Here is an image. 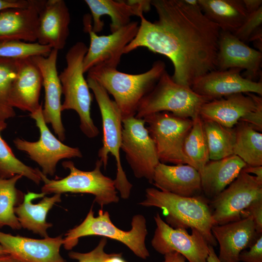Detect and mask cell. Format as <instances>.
Listing matches in <instances>:
<instances>
[{
	"label": "cell",
	"mask_w": 262,
	"mask_h": 262,
	"mask_svg": "<svg viewBox=\"0 0 262 262\" xmlns=\"http://www.w3.org/2000/svg\"><path fill=\"white\" fill-rule=\"evenodd\" d=\"M52 49L38 42L21 40L0 41V58L22 59L35 56H47Z\"/></svg>",
	"instance_id": "cell-35"
},
{
	"label": "cell",
	"mask_w": 262,
	"mask_h": 262,
	"mask_svg": "<svg viewBox=\"0 0 262 262\" xmlns=\"http://www.w3.org/2000/svg\"><path fill=\"white\" fill-rule=\"evenodd\" d=\"M212 233L219 245L220 262H239V256L262 234L257 233L252 219L248 217L223 225H215Z\"/></svg>",
	"instance_id": "cell-19"
},
{
	"label": "cell",
	"mask_w": 262,
	"mask_h": 262,
	"mask_svg": "<svg viewBox=\"0 0 262 262\" xmlns=\"http://www.w3.org/2000/svg\"><path fill=\"white\" fill-rule=\"evenodd\" d=\"M88 48L82 42L78 41L66 55V66L59 75L64 101L61 111L73 110L80 118V128L87 137L98 136L99 131L95 125L90 114L92 94L84 77L83 61Z\"/></svg>",
	"instance_id": "cell-4"
},
{
	"label": "cell",
	"mask_w": 262,
	"mask_h": 262,
	"mask_svg": "<svg viewBox=\"0 0 262 262\" xmlns=\"http://www.w3.org/2000/svg\"><path fill=\"white\" fill-rule=\"evenodd\" d=\"M58 51L52 49L47 56H35L32 59L39 68L45 90L42 114L46 124H49L61 141L66 139L61 117L62 89L57 68Z\"/></svg>",
	"instance_id": "cell-16"
},
{
	"label": "cell",
	"mask_w": 262,
	"mask_h": 262,
	"mask_svg": "<svg viewBox=\"0 0 262 262\" xmlns=\"http://www.w3.org/2000/svg\"><path fill=\"white\" fill-rule=\"evenodd\" d=\"M211 100L191 88L175 82L165 70L151 90L141 101L135 117L143 118L154 113L167 112L193 119L201 105Z\"/></svg>",
	"instance_id": "cell-7"
},
{
	"label": "cell",
	"mask_w": 262,
	"mask_h": 262,
	"mask_svg": "<svg viewBox=\"0 0 262 262\" xmlns=\"http://www.w3.org/2000/svg\"><path fill=\"white\" fill-rule=\"evenodd\" d=\"M62 236L35 239L0 231V244L23 262H66L60 253Z\"/></svg>",
	"instance_id": "cell-18"
},
{
	"label": "cell",
	"mask_w": 262,
	"mask_h": 262,
	"mask_svg": "<svg viewBox=\"0 0 262 262\" xmlns=\"http://www.w3.org/2000/svg\"><path fill=\"white\" fill-rule=\"evenodd\" d=\"M45 196L42 192H29L14 211L21 228L47 238L49 237L47 230L52 226L47 222V214L56 203L61 201V194H55L51 197Z\"/></svg>",
	"instance_id": "cell-26"
},
{
	"label": "cell",
	"mask_w": 262,
	"mask_h": 262,
	"mask_svg": "<svg viewBox=\"0 0 262 262\" xmlns=\"http://www.w3.org/2000/svg\"><path fill=\"white\" fill-rule=\"evenodd\" d=\"M104 262H128L122 258L121 253H112Z\"/></svg>",
	"instance_id": "cell-46"
},
{
	"label": "cell",
	"mask_w": 262,
	"mask_h": 262,
	"mask_svg": "<svg viewBox=\"0 0 262 262\" xmlns=\"http://www.w3.org/2000/svg\"><path fill=\"white\" fill-rule=\"evenodd\" d=\"M235 94L203 103L199 110L202 120H212L233 128L246 114L253 110L256 102L252 93Z\"/></svg>",
	"instance_id": "cell-25"
},
{
	"label": "cell",
	"mask_w": 262,
	"mask_h": 262,
	"mask_svg": "<svg viewBox=\"0 0 262 262\" xmlns=\"http://www.w3.org/2000/svg\"><path fill=\"white\" fill-rule=\"evenodd\" d=\"M42 109L41 105L37 111L30 114L31 117L35 120L39 129V140L30 142L16 138L14 140V144L17 149L25 152L41 167V172L45 175L53 176L59 161L82 158V155L79 148L63 144L51 132L44 121Z\"/></svg>",
	"instance_id": "cell-12"
},
{
	"label": "cell",
	"mask_w": 262,
	"mask_h": 262,
	"mask_svg": "<svg viewBox=\"0 0 262 262\" xmlns=\"http://www.w3.org/2000/svg\"><path fill=\"white\" fill-rule=\"evenodd\" d=\"M207 262H220L213 249V246L209 245V253Z\"/></svg>",
	"instance_id": "cell-47"
},
{
	"label": "cell",
	"mask_w": 262,
	"mask_h": 262,
	"mask_svg": "<svg viewBox=\"0 0 262 262\" xmlns=\"http://www.w3.org/2000/svg\"><path fill=\"white\" fill-rule=\"evenodd\" d=\"M262 199V180L241 171L238 177L216 196L209 200L216 225L241 219V213L255 200Z\"/></svg>",
	"instance_id": "cell-11"
},
{
	"label": "cell",
	"mask_w": 262,
	"mask_h": 262,
	"mask_svg": "<svg viewBox=\"0 0 262 262\" xmlns=\"http://www.w3.org/2000/svg\"><path fill=\"white\" fill-rule=\"evenodd\" d=\"M242 70L231 68L211 71L196 79L191 88L196 93L211 100L238 93H251L262 96V81L244 77L241 74Z\"/></svg>",
	"instance_id": "cell-15"
},
{
	"label": "cell",
	"mask_w": 262,
	"mask_h": 262,
	"mask_svg": "<svg viewBox=\"0 0 262 262\" xmlns=\"http://www.w3.org/2000/svg\"><path fill=\"white\" fill-rule=\"evenodd\" d=\"M242 171L249 174H254V176L259 180H262V166H249L246 165Z\"/></svg>",
	"instance_id": "cell-45"
},
{
	"label": "cell",
	"mask_w": 262,
	"mask_h": 262,
	"mask_svg": "<svg viewBox=\"0 0 262 262\" xmlns=\"http://www.w3.org/2000/svg\"><path fill=\"white\" fill-rule=\"evenodd\" d=\"M70 15L63 0H48L39 13L37 41L59 51L66 46L69 34Z\"/></svg>",
	"instance_id": "cell-20"
},
{
	"label": "cell",
	"mask_w": 262,
	"mask_h": 262,
	"mask_svg": "<svg viewBox=\"0 0 262 262\" xmlns=\"http://www.w3.org/2000/svg\"><path fill=\"white\" fill-rule=\"evenodd\" d=\"M204 14L221 31L233 33L248 16L243 0H198Z\"/></svg>",
	"instance_id": "cell-28"
},
{
	"label": "cell",
	"mask_w": 262,
	"mask_h": 262,
	"mask_svg": "<svg viewBox=\"0 0 262 262\" xmlns=\"http://www.w3.org/2000/svg\"><path fill=\"white\" fill-rule=\"evenodd\" d=\"M145 196L139 204L161 209L165 216V222L170 227L196 229L209 245L217 246L211 230L213 226L216 224L212 216L208 199L201 195L194 197L180 196L154 188H147Z\"/></svg>",
	"instance_id": "cell-2"
},
{
	"label": "cell",
	"mask_w": 262,
	"mask_h": 262,
	"mask_svg": "<svg viewBox=\"0 0 262 262\" xmlns=\"http://www.w3.org/2000/svg\"><path fill=\"white\" fill-rule=\"evenodd\" d=\"M152 183L160 190L182 196H198L202 192L199 172L186 164L169 165L160 162Z\"/></svg>",
	"instance_id": "cell-24"
},
{
	"label": "cell",
	"mask_w": 262,
	"mask_h": 262,
	"mask_svg": "<svg viewBox=\"0 0 262 262\" xmlns=\"http://www.w3.org/2000/svg\"><path fill=\"white\" fill-rule=\"evenodd\" d=\"M153 140L161 163L175 164H193L184 151L185 139L190 131L193 120L162 112L143 118Z\"/></svg>",
	"instance_id": "cell-9"
},
{
	"label": "cell",
	"mask_w": 262,
	"mask_h": 262,
	"mask_svg": "<svg viewBox=\"0 0 262 262\" xmlns=\"http://www.w3.org/2000/svg\"><path fill=\"white\" fill-rule=\"evenodd\" d=\"M202 120L210 160H218L233 155L234 128L226 127L212 120Z\"/></svg>",
	"instance_id": "cell-31"
},
{
	"label": "cell",
	"mask_w": 262,
	"mask_h": 262,
	"mask_svg": "<svg viewBox=\"0 0 262 262\" xmlns=\"http://www.w3.org/2000/svg\"><path fill=\"white\" fill-rule=\"evenodd\" d=\"M239 262H262V234L249 249L243 250L239 256Z\"/></svg>",
	"instance_id": "cell-40"
},
{
	"label": "cell",
	"mask_w": 262,
	"mask_h": 262,
	"mask_svg": "<svg viewBox=\"0 0 262 262\" xmlns=\"http://www.w3.org/2000/svg\"><path fill=\"white\" fill-rule=\"evenodd\" d=\"M246 165L235 155L209 161L199 172L201 190L205 197L210 200L216 196L238 177Z\"/></svg>",
	"instance_id": "cell-27"
},
{
	"label": "cell",
	"mask_w": 262,
	"mask_h": 262,
	"mask_svg": "<svg viewBox=\"0 0 262 262\" xmlns=\"http://www.w3.org/2000/svg\"><path fill=\"white\" fill-rule=\"evenodd\" d=\"M145 124L144 119L135 116L122 120L121 149L135 177L152 183L155 168L160 161Z\"/></svg>",
	"instance_id": "cell-10"
},
{
	"label": "cell",
	"mask_w": 262,
	"mask_h": 262,
	"mask_svg": "<svg viewBox=\"0 0 262 262\" xmlns=\"http://www.w3.org/2000/svg\"><path fill=\"white\" fill-rule=\"evenodd\" d=\"M163 262H186V258L180 253L173 251L164 255Z\"/></svg>",
	"instance_id": "cell-43"
},
{
	"label": "cell",
	"mask_w": 262,
	"mask_h": 262,
	"mask_svg": "<svg viewBox=\"0 0 262 262\" xmlns=\"http://www.w3.org/2000/svg\"><path fill=\"white\" fill-rule=\"evenodd\" d=\"M251 217L258 234H262V199L252 202L241 213V219Z\"/></svg>",
	"instance_id": "cell-39"
},
{
	"label": "cell",
	"mask_w": 262,
	"mask_h": 262,
	"mask_svg": "<svg viewBox=\"0 0 262 262\" xmlns=\"http://www.w3.org/2000/svg\"><path fill=\"white\" fill-rule=\"evenodd\" d=\"M0 262H23L10 254H0Z\"/></svg>",
	"instance_id": "cell-48"
},
{
	"label": "cell",
	"mask_w": 262,
	"mask_h": 262,
	"mask_svg": "<svg viewBox=\"0 0 262 262\" xmlns=\"http://www.w3.org/2000/svg\"><path fill=\"white\" fill-rule=\"evenodd\" d=\"M89 7L93 20L92 30L95 33L103 30L104 22L101 20L103 15L109 16L111 19L110 31L114 33L126 26L132 16L140 17L144 12L150 9L151 0H85Z\"/></svg>",
	"instance_id": "cell-23"
},
{
	"label": "cell",
	"mask_w": 262,
	"mask_h": 262,
	"mask_svg": "<svg viewBox=\"0 0 262 262\" xmlns=\"http://www.w3.org/2000/svg\"><path fill=\"white\" fill-rule=\"evenodd\" d=\"M165 70L164 63L157 60L148 70L140 74L125 73L116 68L96 66L88 71L87 77L95 80L113 97L123 120L135 116L141 101Z\"/></svg>",
	"instance_id": "cell-3"
},
{
	"label": "cell",
	"mask_w": 262,
	"mask_h": 262,
	"mask_svg": "<svg viewBox=\"0 0 262 262\" xmlns=\"http://www.w3.org/2000/svg\"><path fill=\"white\" fill-rule=\"evenodd\" d=\"M6 127V122L0 121V177L8 179L16 175H20L39 184L42 181L41 171L28 166L20 161L2 138L1 132Z\"/></svg>",
	"instance_id": "cell-32"
},
{
	"label": "cell",
	"mask_w": 262,
	"mask_h": 262,
	"mask_svg": "<svg viewBox=\"0 0 262 262\" xmlns=\"http://www.w3.org/2000/svg\"><path fill=\"white\" fill-rule=\"evenodd\" d=\"M235 126L233 155L247 165L262 166V133L244 122Z\"/></svg>",
	"instance_id": "cell-29"
},
{
	"label": "cell",
	"mask_w": 262,
	"mask_h": 262,
	"mask_svg": "<svg viewBox=\"0 0 262 262\" xmlns=\"http://www.w3.org/2000/svg\"><path fill=\"white\" fill-rule=\"evenodd\" d=\"M83 24L90 37V45L83 61L84 73L96 66L116 68L124 49L136 36L139 25L137 21H131L109 35H98L92 30L90 15L84 17Z\"/></svg>",
	"instance_id": "cell-13"
},
{
	"label": "cell",
	"mask_w": 262,
	"mask_h": 262,
	"mask_svg": "<svg viewBox=\"0 0 262 262\" xmlns=\"http://www.w3.org/2000/svg\"><path fill=\"white\" fill-rule=\"evenodd\" d=\"M156 225L151 245L158 253L165 255L175 251L183 256L189 262H207L209 244L197 229H174L157 213L154 217Z\"/></svg>",
	"instance_id": "cell-14"
},
{
	"label": "cell",
	"mask_w": 262,
	"mask_h": 262,
	"mask_svg": "<svg viewBox=\"0 0 262 262\" xmlns=\"http://www.w3.org/2000/svg\"><path fill=\"white\" fill-rule=\"evenodd\" d=\"M22 177L20 175L8 179L0 177V228L8 226L13 229L21 228L14 210L24 199V194L16 187V183Z\"/></svg>",
	"instance_id": "cell-30"
},
{
	"label": "cell",
	"mask_w": 262,
	"mask_h": 262,
	"mask_svg": "<svg viewBox=\"0 0 262 262\" xmlns=\"http://www.w3.org/2000/svg\"><path fill=\"white\" fill-rule=\"evenodd\" d=\"M8 254L6 249L0 244V254Z\"/></svg>",
	"instance_id": "cell-50"
},
{
	"label": "cell",
	"mask_w": 262,
	"mask_h": 262,
	"mask_svg": "<svg viewBox=\"0 0 262 262\" xmlns=\"http://www.w3.org/2000/svg\"><path fill=\"white\" fill-rule=\"evenodd\" d=\"M217 69L245 70L242 76L256 81L262 77V52L241 41L232 33L221 31L218 39Z\"/></svg>",
	"instance_id": "cell-17"
},
{
	"label": "cell",
	"mask_w": 262,
	"mask_h": 262,
	"mask_svg": "<svg viewBox=\"0 0 262 262\" xmlns=\"http://www.w3.org/2000/svg\"><path fill=\"white\" fill-rule=\"evenodd\" d=\"M46 0H30L25 8H8L0 12V41L35 42L39 13Z\"/></svg>",
	"instance_id": "cell-22"
},
{
	"label": "cell",
	"mask_w": 262,
	"mask_h": 262,
	"mask_svg": "<svg viewBox=\"0 0 262 262\" xmlns=\"http://www.w3.org/2000/svg\"><path fill=\"white\" fill-rule=\"evenodd\" d=\"M184 1L189 5L193 6H198V0H184Z\"/></svg>",
	"instance_id": "cell-49"
},
{
	"label": "cell",
	"mask_w": 262,
	"mask_h": 262,
	"mask_svg": "<svg viewBox=\"0 0 262 262\" xmlns=\"http://www.w3.org/2000/svg\"><path fill=\"white\" fill-rule=\"evenodd\" d=\"M98 213V215L95 217L91 208L83 221L67 232L63 245L65 249H71L77 245L81 237L98 235L120 242L141 259L145 260L149 256L145 244L147 230L144 216L141 214L134 216L131 222V229L124 231L112 223L108 212L101 209Z\"/></svg>",
	"instance_id": "cell-5"
},
{
	"label": "cell",
	"mask_w": 262,
	"mask_h": 262,
	"mask_svg": "<svg viewBox=\"0 0 262 262\" xmlns=\"http://www.w3.org/2000/svg\"><path fill=\"white\" fill-rule=\"evenodd\" d=\"M192 120V128L184 141V151L200 172L210 161L209 150L202 118L198 114Z\"/></svg>",
	"instance_id": "cell-33"
},
{
	"label": "cell",
	"mask_w": 262,
	"mask_h": 262,
	"mask_svg": "<svg viewBox=\"0 0 262 262\" xmlns=\"http://www.w3.org/2000/svg\"><path fill=\"white\" fill-rule=\"evenodd\" d=\"M18 60L0 58V121L16 115L14 108L9 102L12 83L16 75Z\"/></svg>",
	"instance_id": "cell-34"
},
{
	"label": "cell",
	"mask_w": 262,
	"mask_h": 262,
	"mask_svg": "<svg viewBox=\"0 0 262 262\" xmlns=\"http://www.w3.org/2000/svg\"><path fill=\"white\" fill-rule=\"evenodd\" d=\"M30 0H0V12L8 8L27 7Z\"/></svg>",
	"instance_id": "cell-41"
},
{
	"label": "cell",
	"mask_w": 262,
	"mask_h": 262,
	"mask_svg": "<svg viewBox=\"0 0 262 262\" xmlns=\"http://www.w3.org/2000/svg\"><path fill=\"white\" fill-rule=\"evenodd\" d=\"M63 166L69 170V175L59 180H49L41 171V188L45 195L65 193L90 194L95 196V201L101 206L119 200L114 180L104 175L101 171L102 163L98 159L95 168L91 171H82L77 168L72 161L62 163Z\"/></svg>",
	"instance_id": "cell-8"
},
{
	"label": "cell",
	"mask_w": 262,
	"mask_h": 262,
	"mask_svg": "<svg viewBox=\"0 0 262 262\" xmlns=\"http://www.w3.org/2000/svg\"><path fill=\"white\" fill-rule=\"evenodd\" d=\"M248 42H253L255 47L262 52V28L259 29L249 38Z\"/></svg>",
	"instance_id": "cell-44"
},
{
	"label": "cell",
	"mask_w": 262,
	"mask_h": 262,
	"mask_svg": "<svg viewBox=\"0 0 262 262\" xmlns=\"http://www.w3.org/2000/svg\"><path fill=\"white\" fill-rule=\"evenodd\" d=\"M86 81L95 96L102 118L103 139L102 146L98 152L99 160L106 168L109 154L114 157L117 168L114 180L115 187L121 197L127 199L130 196L132 186L128 180L121 163L122 118L120 112L114 100L97 82L88 77Z\"/></svg>",
	"instance_id": "cell-6"
},
{
	"label": "cell",
	"mask_w": 262,
	"mask_h": 262,
	"mask_svg": "<svg viewBox=\"0 0 262 262\" xmlns=\"http://www.w3.org/2000/svg\"><path fill=\"white\" fill-rule=\"evenodd\" d=\"M43 79L41 72L31 58L18 60L16 75L9 95L13 108L33 113L42 105L39 97Z\"/></svg>",
	"instance_id": "cell-21"
},
{
	"label": "cell",
	"mask_w": 262,
	"mask_h": 262,
	"mask_svg": "<svg viewBox=\"0 0 262 262\" xmlns=\"http://www.w3.org/2000/svg\"><path fill=\"white\" fill-rule=\"evenodd\" d=\"M106 243V238L103 237L91 251L83 253L71 251L68 253V256L72 259L78 260V262H104L110 254L104 251Z\"/></svg>",
	"instance_id": "cell-37"
},
{
	"label": "cell",
	"mask_w": 262,
	"mask_h": 262,
	"mask_svg": "<svg viewBox=\"0 0 262 262\" xmlns=\"http://www.w3.org/2000/svg\"><path fill=\"white\" fill-rule=\"evenodd\" d=\"M256 102V106L251 111L244 115L239 122H244L258 131H262V98L252 93Z\"/></svg>",
	"instance_id": "cell-38"
},
{
	"label": "cell",
	"mask_w": 262,
	"mask_h": 262,
	"mask_svg": "<svg viewBox=\"0 0 262 262\" xmlns=\"http://www.w3.org/2000/svg\"><path fill=\"white\" fill-rule=\"evenodd\" d=\"M248 14L256 11L262 6V0H243Z\"/></svg>",
	"instance_id": "cell-42"
},
{
	"label": "cell",
	"mask_w": 262,
	"mask_h": 262,
	"mask_svg": "<svg viewBox=\"0 0 262 262\" xmlns=\"http://www.w3.org/2000/svg\"><path fill=\"white\" fill-rule=\"evenodd\" d=\"M151 4L158 19L140 17L136 35L124 54L144 47L165 56L174 66L173 80L190 87L196 79L217 69L220 29L199 5L184 0H153Z\"/></svg>",
	"instance_id": "cell-1"
},
{
	"label": "cell",
	"mask_w": 262,
	"mask_h": 262,
	"mask_svg": "<svg viewBox=\"0 0 262 262\" xmlns=\"http://www.w3.org/2000/svg\"><path fill=\"white\" fill-rule=\"evenodd\" d=\"M262 25V6L255 12L248 14L241 27L233 34L244 43L248 42L251 36Z\"/></svg>",
	"instance_id": "cell-36"
}]
</instances>
